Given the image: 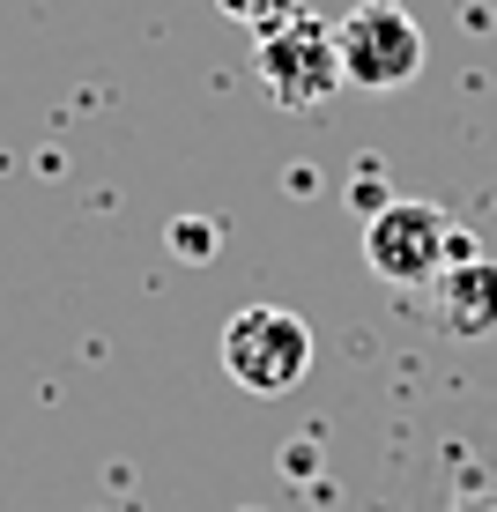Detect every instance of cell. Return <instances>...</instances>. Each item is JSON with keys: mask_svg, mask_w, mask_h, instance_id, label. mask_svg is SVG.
<instances>
[{"mask_svg": "<svg viewBox=\"0 0 497 512\" xmlns=\"http://www.w3.org/2000/svg\"><path fill=\"white\" fill-rule=\"evenodd\" d=\"M475 245L453 231V216L438 201H386L379 216L364 223V260L379 282H401V290H431L453 260H468Z\"/></svg>", "mask_w": 497, "mask_h": 512, "instance_id": "6da1fadb", "label": "cell"}, {"mask_svg": "<svg viewBox=\"0 0 497 512\" xmlns=\"http://www.w3.org/2000/svg\"><path fill=\"white\" fill-rule=\"evenodd\" d=\"M223 372L238 379L245 394H260V401L290 394V386H305V372H312V327L297 320V312H282V305L230 312V327H223Z\"/></svg>", "mask_w": 497, "mask_h": 512, "instance_id": "7a4b0ae2", "label": "cell"}, {"mask_svg": "<svg viewBox=\"0 0 497 512\" xmlns=\"http://www.w3.org/2000/svg\"><path fill=\"white\" fill-rule=\"evenodd\" d=\"M253 67L260 82H268V97L282 112H319L334 90H342V38H334V23H319V15H290L282 30L253 45Z\"/></svg>", "mask_w": 497, "mask_h": 512, "instance_id": "3957f363", "label": "cell"}, {"mask_svg": "<svg viewBox=\"0 0 497 512\" xmlns=\"http://www.w3.org/2000/svg\"><path fill=\"white\" fill-rule=\"evenodd\" d=\"M334 38H342V75L371 97L408 90V82L423 75V23L401 0H364V8H349L342 23H334Z\"/></svg>", "mask_w": 497, "mask_h": 512, "instance_id": "277c9868", "label": "cell"}, {"mask_svg": "<svg viewBox=\"0 0 497 512\" xmlns=\"http://www.w3.org/2000/svg\"><path fill=\"white\" fill-rule=\"evenodd\" d=\"M431 320L446 327L453 342H483V334H497V260L490 253L453 260V268L431 282Z\"/></svg>", "mask_w": 497, "mask_h": 512, "instance_id": "5b68a950", "label": "cell"}, {"mask_svg": "<svg viewBox=\"0 0 497 512\" xmlns=\"http://www.w3.org/2000/svg\"><path fill=\"white\" fill-rule=\"evenodd\" d=\"M216 8H223L238 30L268 38V30H282V23H290V15H305V0H216Z\"/></svg>", "mask_w": 497, "mask_h": 512, "instance_id": "8992f818", "label": "cell"}, {"mask_svg": "<svg viewBox=\"0 0 497 512\" xmlns=\"http://www.w3.org/2000/svg\"><path fill=\"white\" fill-rule=\"evenodd\" d=\"M349 208H357L364 223H371V216H379V208H386V179H379V171H364V179H349Z\"/></svg>", "mask_w": 497, "mask_h": 512, "instance_id": "52a82bcc", "label": "cell"}]
</instances>
